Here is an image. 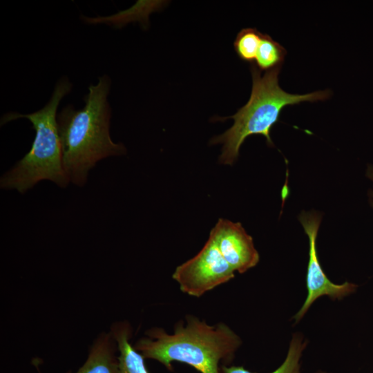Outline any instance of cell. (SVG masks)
Segmentation results:
<instances>
[{
	"label": "cell",
	"mask_w": 373,
	"mask_h": 373,
	"mask_svg": "<svg viewBox=\"0 0 373 373\" xmlns=\"http://www.w3.org/2000/svg\"><path fill=\"white\" fill-rule=\"evenodd\" d=\"M110 88L108 75L99 77L89 86L81 109L68 104L57 115L63 167L69 180L79 186L98 161L126 153L125 146L113 142L109 133Z\"/></svg>",
	"instance_id": "6da1fadb"
},
{
	"label": "cell",
	"mask_w": 373,
	"mask_h": 373,
	"mask_svg": "<svg viewBox=\"0 0 373 373\" xmlns=\"http://www.w3.org/2000/svg\"><path fill=\"white\" fill-rule=\"evenodd\" d=\"M241 344L226 323L209 325L188 314L175 323L173 333L151 327L133 346L145 359L157 361L169 372L173 371V362H180L200 373H220L221 365L232 363Z\"/></svg>",
	"instance_id": "7a4b0ae2"
},
{
	"label": "cell",
	"mask_w": 373,
	"mask_h": 373,
	"mask_svg": "<svg viewBox=\"0 0 373 373\" xmlns=\"http://www.w3.org/2000/svg\"><path fill=\"white\" fill-rule=\"evenodd\" d=\"M280 68L279 66L262 74L261 70L251 64L252 88L249 101L233 115L223 118L233 119V126L210 142L213 144H223L219 157L220 164L232 165L238 157L240 146L246 138L252 135H263L267 144L273 146L270 131L285 106L303 102L323 101L330 97L329 90L303 95L287 93L278 84Z\"/></svg>",
	"instance_id": "3957f363"
},
{
	"label": "cell",
	"mask_w": 373,
	"mask_h": 373,
	"mask_svg": "<svg viewBox=\"0 0 373 373\" xmlns=\"http://www.w3.org/2000/svg\"><path fill=\"white\" fill-rule=\"evenodd\" d=\"M73 85L66 76L55 85L48 102L40 110L28 114L10 112L3 115L1 125L19 118L28 119L35 131L30 151L1 178V188L24 193L38 182L48 180L61 187L70 182L62 164L57 110Z\"/></svg>",
	"instance_id": "277c9868"
},
{
	"label": "cell",
	"mask_w": 373,
	"mask_h": 373,
	"mask_svg": "<svg viewBox=\"0 0 373 373\" xmlns=\"http://www.w3.org/2000/svg\"><path fill=\"white\" fill-rule=\"evenodd\" d=\"M234 277V270L224 260L211 236L194 257L178 266L172 274L180 291L195 298Z\"/></svg>",
	"instance_id": "5b68a950"
},
{
	"label": "cell",
	"mask_w": 373,
	"mask_h": 373,
	"mask_svg": "<svg viewBox=\"0 0 373 373\" xmlns=\"http://www.w3.org/2000/svg\"><path fill=\"white\" fill-rule=\"evenodd\" d=\"M298 220L309 238V261L306 274L307 295L306 299L294 316L298 322L307 312L313 303L322 296H328L332 299H341L355 291L357 285L345 282L341 285L332 283L324 273L318 261L316 251V238L321 221V216L314 211L302 212Z\"/></svg>",
	"instance_id": "8992f818"
},
{
	"label": "cell",
	"mask_w": 373,
	"mask_h": 373,
	"mask_svg": "<svg viewBox=\"0 0 373 373\" xmlns=\"http://www.w3.org/2000/svg\"><path fill=\"white\" fill-rule=\"evenodd\" d=\"M209 236L234 271L242 274L258 263L260 256L253 238L240 222L220 218Z\"/></svg>",
	"instance_id": "52a82bcc"
},
{
	"label": "cell",
	"mask_w": 373,
	"mask_h": 373,
	"mask_svg": "<svg viewBox=\"0 0 373 373\" xmlns=\"http://www.w3.org/2000/svg\"><path fill=\"white\" fill-rule=\"evenodd\" d=\"M117 352L111 332H103L93 343L86 361L75 373H119Z\"/></svg>",
	"instance_id": "ba28073f"
},
{
	"label": "cell",
	"mask_w": 373,
	"mask_h": 373,
	"mask_svg": "<svg viewBox=\"0 0 373 373\" xmlns=\"http://www.w3.org/2000/svg\"><path fill=\"white\" fill-rule=\"evenodd\" d=\"M110 332L116 341L119 373H149L144 356L131 343L133 328L127 321L115 322Z\"/></svg>",
	"instance_id": "9c48e42d"
},
{
	"label": "cell",
	"mask_w": 373,
	"mask_h": 373,
	"mask_svg": "<svg viewBox=\"0 0 373 373\" xmlns=\"http://www.w3.org/2000/svg\"><path fill=\"white\" fill-rule=\"evenodd\" d=\"M307 345L303 341V337L299 334L293 336L289 350L284 362L276 370L271 373H300V360L302 352ZM220 373H255L249 371L243 366L222 365Z\"/></svg>",
	"instance_id": "30bf717a"
},
{
	"label": "cell",
	"mask_w": 373,
	"mask_h": 373,
	"mask_svg": "<svg viewBox=\"0 0 373 373\" xmlns=\"http://www.w3.org/2000/svg\"><path fill=\"white\" fill-rule=\"evenodd\" d=\"M286 50L269 35L264 34L256 58V67L260 70H270L282 66Z\"/></svg>",
	"instance_id": "8fae6325"
},
{
	"label": "cell",
	"mask_w": 373,
	"mask_h": 373,
	"mask_svg": "<svg viewBox=\"0 0 373 373\" xmlns=\"http://www.w3.org/2000/svg\"><path fill=\"white\" fill-rule=\"evenodd\" d=\"M263 35L253 28L242 29L238 33L233 46L240 59L249 63L256 60Z\"/></svg>",
	"instance_id": "7c38bea8"
},
{
	"label": "cell",
	"mask_w": 373,
	"mask_h": 373,
	"mask_svg": "<svg viewBox=\"0 0 373 373\" xmlns=\"http://www.w3.org/2000/svg\"><path fill=\"white\" fill-rule=\"evenodd\" d=\"M366 176L373 182V164H369L367 166ZM369 195L373 198V189L370 191Z\"/></svg>",
	"instance_id": "4fadbf2b"
},
{
	"label": "cell",
	"mask_w": 373,
	"mask_h": 373,
	"mask_svg": "<svg viewBox=\"0 0 373 373\" xmlns=\"http://www.w3.org/2000/svg\"><path fill=\"white\" fill-rule=\"evenodd\" d=\"M316 373H327V372H323V371H318Z\"/></svg>",
	"instance_id": "5bb4252c"
},
{
	"label": "cell",
	"mask_w": 373,
	"mask_h": 373,
	"mask_svg": "<svg viewBox=\"0 0 373 373\" xmlns=\"http://www.w3.org/2000/svg\"><path fill=\"white\" fill-rule=\"evenodd\" d=\"M371 204H372V207L373 208V200H371Z\"/></svg>",
	"instance_id": "9a60e30c"
}]
</instances>
